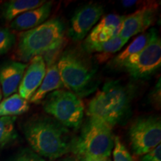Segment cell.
Instances as JSON below:
<instances>
[{
  "label": "cell",
  "mask_w": 161,
  "mask_h": 161,
  "mask_svg": "<svg viewBox=\"0 0 161 161\" xmlns=\"http://www.w3.org/2000/svg\"><path fill=\"white\" fill-rule=\"evenodd\" d=\"M132 94L119 80L107 81L88 103L86 115L100 119L111 127L122 123L129 117Z\"/></svg>",
  "instance_id": "cell-3"
},
{
  "label": "cell",
  "mask_w": 161,
  "mask_h": 161,
  "mask_svg": "<svg viewBox=\"0 0 161 161\" xmlns=\"http://www.w3.org/2000/svg\"><path fill=\"white\" fill-rule=\"evenodd\" d=\"M46 72V64L42 56H36L30 60L26 68L18 91L24 99L29 101L43 81Z\"/></svg>",
  "instance_id": "cell-11"
},
{
  "label": "cell",
  "mask_w": 161,
  "mask_h": 161,
  "mask_svg": "<svg viewBox=\"0 0 161 161\" xmlns=\"http://www.w3.org/2000/svg\"><path fill=\"white\" fill-rule=\"evenodd\" d=\"M160 66L161 40L157 31L142 51L128 58L118 69L124 70L136 79H142L155 73Z\"/></svg>",
  "instance_id": "cell-7"
},
{
  "label": "cell",
  "mask_w": 161,
  "mask_h": 161,
  "mask_svg": "<svg viewBox=\"0 0 161 161\" xmlns=\"http://www.w3.org/2000/svg\"><path fill=\"white\" fill-rule=\"evenodd\" d=\"M57 65L64 87L79 98L95 90L97 67L82 52L76 49L65 50Z\"/></svg>",
  "instance_id": "cell-4"
},
{
  "label": "cell",
  "mask_w": 161,
  "mask_h": 161,
  "mask_svg": "<svg viewBox=\"0 0 161 161\" xmlns=\"http://www.w3.org/2000/svg\"><path fill=\"white\" fill-rule=\"evenodd\" d=\"M63 161H77V160H72V159H66V160H64Z\"/></svg>",
  "instance_id": "cell-28"
},
{
  "label": "cell",
  "mask_w": 161,
  "mask_h": 161,
  "mask_svg": "<svg viewBox=\"0 0 161 161\" xmlns=\"http://www.w3.org/2000/svg\"><path fill=\"white\" fill-rule=\"evenodd\" d=\"M157 32L155 29H151L149 31L144 32L136 37L122 52H121L118 55L113 59L111 61V65L114 68H119L125 60L130 58V56L138 53L142 51L152 39L154 33Z\"/></svg>",
  "instance_id": "cell-16"
},
{
  "label": "cell",
  "mask_w": 161,
  "mask_h": 161,
  "mask_svg": "<svg viewBox=\"0 0 161 161\" xmlns=\"http://www.w3.org/2000/svg\"><path fill=\"white\" fill-rule=\"evenodd\" d=\"M46 113L65 128L77 130L84 119V105L80 98L68 90L50 92L43 101Z\"/></svg>",
  "instance_id": "cell-6"
},
{
  "label": "cell",
  "mask_w": 161,
  "mask_h": 161,
  "mask_svg": "<svg viewBox=\"0 0 161 161\" xmlns=\"http://www.w3.org/2000/svg\"><path fill=\"white\" fill-rule=\"evenodd\" d=\"M152 103L156 106V108H160V79L154 86L152 93Z\"/></svg>",
  "instance_id": "cell-24"
},
{
  "label": "cell",
  "mask_w": 161,
  "mask_h": 161,
  "mask_svg": "<svg viewBox=\"0 0 161 161\" xmlns=\"http://www.w3.org/2000/svg\"><path fill=\"white\" fill-rule=\"evenodd\" d=\"M136 3V1H122V4L125 6H130L132 5H134Z\"/></svg>",
  "instance_id": "cell-26"
},
{
  "label": "cell",
  "mask_w": 161,
  "mask_h": 161,
  "mask_svg": "<svg viewBox=\"0 0 161 161\" xmlns=\"http://www.w3.org/2000/svg\"><path fill=\"white\" fill-rule=\"evenodd\" d=\"M23 130L30 146L42 158L55 160L70 152L69 131L54 119L43 116L31 119Z\"/></svg>",
  "instance_id": "cell-2"
},
{
  "label": "cell",
  "mask_w": 161,
  "mask_h": 161,
  "mask_svg": "<svg viewBox=\"0 0 161 161\" xmlns=\"http://www.w3.org/2000/svg\"><path fill=\"white\" fill-rule=\"evenodd\" d=\"M128 135L133 152L144 155L161 142V121L159 116H140L131 124Z\"/></svg>",
  "instance_id": "cell-8"
},
{
  "label": "cell",
  "mask_w": 161,
  "mask_h": 161,
  "mask_svg": "<svg viewBox=\"0 0 161 161\" xmlns=\"http://www.w3.org/2000/svg\"><path fill=\"white\" fill-rule=\"evenodd\" d=\"M29 101L14 93L0 102V117L21 115L29 110Z\"/></svg>",
  "instance_id": "cell-18"
},
{
  "label": "cell",
  "mask_w": 161,
  "mask_h": 161,
  "mask_svg": "<svg viewBox=\"0 0 161 161\" xmlns=\"http://www.w3.org/2000/svg\"><path fill=\"white\" fill-rule=\"evenodd\" d=\"M16 43V36L9 29L0 28V55L9 52Z\"/></svg>",
  "instance_id": "cell-20"
},
{
  "label": "cell",
  "mask_w": 161,
  "mask_h": 161,
  "mask_svg": "<svg viewBox=\"0 0 161 161\" xmlns=\"http://www.w3.org/2000/svg\"><path fill=\"white\" fill-rule=\"evenodd\" d=\"M14 161H46L44 159L36 154L35 152L29 150H25L22 152L14 159Z\"/></svg>",
  "instance_id": "cell-22"
},
{
  "label": "cell",
  "mask_w": 161,
  "mask_h": 161,
  "mask_svg": "<svg viewBox=\"0 0 161 161\" xmlns=\"http://www.w3.org/2000/svg\"><path fill=\"white\" fill-rule=\"evenodd\" d=\"M65 25L59 18H53L19 35L17 46L18 59L30 61L42 56L46 63L57 59L65 42Z\"/></svg>",
  "instance_id": "cell-1"
},
{
  "label": "cell",
  "mask_w": 161,
  "mask_h": 161,
  "mask_svg": "<svg viewBox=\"0 0 161 161\" xmlns=\"http://www.w3.org/2000/svg\"><path fill=\"white\" fill-rule=\"evenodd\" d=\"M57 62V59H55L46 63V75L39 88L30 98L29 102L31 103L40 104L50 92L64 87L58 69Z\"/></svg>",
  "instance_id": "cell-14"
},
{
  "label": "cell",
  "mask_w": 161,
  "mask_h": 161,
  "mask_svg": "<svg viewBox=\"0 0 161 161\" xmlns=\"http://www.w3.org/2000/svg\"><path fill=\"white\" fill-rule=\"evenodd\" d=\"M140 161H161V146L159 145L147 154H144Z\"/></svg>",
  "instance_id": "cell-23"
},
{
  "label": "cell",
  "mask_w": 161,
  "mask_h": 161,
  "mask_svg": "<svg viewBox=\"0 0 161 161\" xmlns=\"http://www.w3.org/2000/svg\"><path fill=\"white\" fill-rule=\"evenodd\" d=\"M28 64L9 60L0 66V86L6 98L17 92Z\"/></svg>",
  "instance_id": "cell-12"
},
{
  "label": "cell",
  "mask_w": 161,
  "mask_h": 161,
  "mask_svg": "<svg viewBox=\"0 0 161 161\" xmlns=\"http://www.w3.org/2000/svg\"><path fill=\"white\" fill-rule=\"evenodd\" d=\"M52 2H46L37 8L30 10L11 21V29L15 31H29L37 27L47 20L52 11Z\"/></svg>",
  "instance_id": "cell-13"
},
{
  "label": "cell",
  "mask_w": 161,
  "mask_h": 161,
  "mask_svg": "<svg viewBox=\"0 0 161 161\" xmlns=\"http://www.w3.org/2000/svg\"><path fill=\"white\" fill-rule=\"evenodd\" d=\"M80 161H111L110 158H85Z\"/></svg>",
  "instance_id": "cell-25"
},
{
  "label": "cell",
  "mask_w": 161,
  "mask_h": 161,
  "mask_svg": "<svg viewBox=\"0 0 161 161\" xmlns=\"http://www.w3.org/2000/svg\"><path fill=\"white\" fill-rule=\"evenodd\" d=\"M157 17V7L146 6L126 16L121 26L119 36L122 39L129 40L134 35L144 33L154 23Z\"/></svg>",
  "instance_id": "cell-10"
},
{
  "label": "cell",
  "mask_w": 161,
  "mask_h": 161,
  "mask_svg": "<svg viewBox=\"0 0 161 161\" xmlns=\"http://www.w3.org/2000/svg\"><path fill=\"white\" fill-rule=\"evenodd\" d=\"M103 12V6L96 3L88 4L76 10L70 19L67 32L70 39L73 42L83 40L98 23Z\"/></svg>",
  "instance_id": "cell-9"
},
{
  "label": "cell",
  "mask_w": 161,
  "mask_h": 161,
  "mask_svg": "<svg viewBox=\"0 0 161 161\" xmlns=\"http://www.w3.org/2000/svg\"><path fill=\"white\" fill-rule=\"evenodd\" d=\"M46 3L44 0H11L0 7V16L7 22H11L30 10L37 8Z\"/></svg>",
  "instance_id": "cell-15"
},
{
  "label": "cell",
  "mask_w": 161,
  "mask_h": 161,
  "mask_svg": "<svg viewBox=\"0 0 161 161\" xmlns=\"http://www.w3.org/2000/svg\"><path fill=\"white\" fill-rule=\"evenodd\" d=\"M112 153L114 161H134L130 153L128 152L119 136L114 137V146Z\"/></svg>",
  "instance_id": "cell-21"
},
{
  "label": "cell",
  "mask_w": 161,
  "mask_h": 161,
  "mask_svg": "<svg viewBox=\"0 0 161 161\" xmlns=\"http://www.w3.org/2000/svg\"><path fill=\"white\" fill-rule=\"evenodd\" d=\"M127 42L128 40L122 39L118 35L108 41L86 46L84 47L83 49L86 53L98 54V55H96L98 59L104 61L108 58V56L119 51L125 45Z\"/></svg>",
  "instance_id": "cell-17"
},
{
  "label": "cell",
  "mask_w": 161,
  "mask_h": 161,
  "mask_svg": "<svg viewBox=\"0 0 161 161\" xmlns=\"http://www.w3.org/2000/svg\"><path fill=\"white\" fill-rule=\"evenodd\" d=\"M17 116H1L0 117V150L5 148L17 138L15 129Z\"/></svg>",
  "instance_id": "cell-19"
},
{
  "label": "cell",
  "mask_w": 161,
  "mask_h": 161,
  "mask_svg": "<svg viewBox=\"0 0 161 161\" xmlns=\"http://www.w3.org/2000/svg\"><path fill=\"white\" fill-rule=\"evenodd\" d=\"M2 98H3V92H2L1 86H0V102H2Z\"/></svg>",
  "instance_id": "cell-27"
},
{
  "label": "cell",
  "mask_w": 161,
  "mask_h": 161,
  "mask_svg": "<svg viewBox=\"0 0 161 161\" xmlns=\"http://www.w3.org/2000/svg\"><path fill=\"white\" fill-rule=\"evenodd\" d=\"M113 127L100 119L88 116L79 136L72 140L70 152L79 160L110 158L114 146Z\"/></svg>",
  "instance_id": "cell-5"
}]
</instances>
